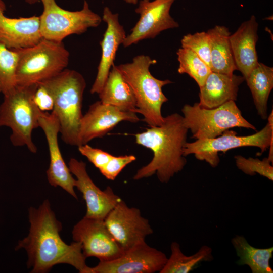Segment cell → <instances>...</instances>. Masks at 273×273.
Here are the masks:
<instances>
[{
    "label": "cell",
    "mask_w": 273,
    "mask_h": 273,
    "mask_svg": "<svg viewBox=\"0 0 273 273\" xmlns=\"http://www.w3.org/2000/svg\"><path fill=\"white\" fill-rule=\"evenodd\" d=\"M28 212L29 234L19 241L15 250L26 251L31 272L46 273L57 264H67L80 273H89L90 267L86 264L81 243L74 241L68 245L63 241L60 235L62 223L49 200H45L38 208L30 207Z\"/></svg>",
    "instance_id": "6da1fadb"
},
{
    "label": "cell",
    "mask_w": 273,
    "mask_h": 273,
    "mask_svg": "<svg viewBox=\"0 0 273 273\" xmlns=\"http://www.w3.org/2000/svg\"><path fill=\"white\" fill-rule=\"evenodd\" d=\"M188 131L183 116L174 113L164 117L161 125L151 126L135 134L136 143L150 149L153 156L148 164L136 171L133 179L140 180L156 174L161 183H167L181 171L187 163L183 149Z\"/></svg>",
    "instance_id": "7a4b0ae2"
},
{
    "label": "cell",
    "mask_w": 273,
    "mask_h": 273,
    "mask_svg": "<svg viewBox=\"0 0 273 273\" xmlns=\"http://www.w3.org/2000/svg\"><path fill=\"white\" fill-rule=\"evenodd\" d=\"M38 84L44 86L54 101L52 110L60 126L61 139L66 144L79 146V131L86 81L79 72L65 69Z\"/></svg>",
    "instance_id": "3957f363"
},
{
    "label": "cell",
    "mask_w": 273,
    "mask_h": 273,
    "mask_svg": "<svg viewBox=\"0 0 273 273\" xmlns=\"http://www.w3.org/2000/svg\"><path fill=\"white\" fill-rule=\"evenodd\" d=\"M156 63L149 56L140 55L130 63L116 66L133 92L136 101L135 113L141 114L142 120L149 127L163 123L161 108L168 99L162 87L172 83L169 79H158L151 74L150 67Z\"/></svg>",
    "instance_id": "277c9868"
},
{
    "label": "cell",
    "mask_w": 273,
    "mask_h": 273,
    "mask_svg": "<svg viewBox=\"0 0 273 273\" xmlns=\"http://www.w3.org/2000/svg\"><path fill=\"white\" fill-rule=\"evenodd\" d=\"M38 84L16 85L4 94L0 105V127L11 128L10 140L14 146H26L31 153L37 152L32 139L34 129L39 127V109L34 99Z\"/></svg>",
    "instance_id": "5b68a950"
},
{
    "label": "cell",
    "mask_w": 273,
    "mask_h": 273,
    "mask_svg": "<svg viewBox=\"0 0 273 273\" xmlns=\"http://www.w3.org/2000/svg\"><path fill=\"white\" fill-rule=\"evenodd\" d=\"M14 50L18 54L17 85L38 84L57 75L68 65L69 53L63 42L43 38L34 46Z\"/></svg>",
    "instance_id": "8992f818"
},
{
    "label": "cell",
    "mask_w": 273,
    "mask_h": 273,
    "mask_svg": "<svg viewBox=\"0 0 273 273\" xmlns=\"http://www.w3.org/2000/svg\"><path fill=\"white\" fill-rule=\"evenodd\" d=\"M267 123L260 131L247 136H237L236 131L227 130L220 135L214 138L197 139L187 142L183 149L185 156L194 154L196 158L205 161L212 167L220 162L219 152L225 153L229 150L242 147H256L261 150L260 154L269 148L267 158L273 162V112L268 116Z\"/></svg>",
    "instance_id": "52a82bcc"
},
{
    "label": "cell",
    "mask_w": 273,
    "mask_h": 273,
    "mask_svg": "<svg viewBox=\"0 0 273 273\" xmlns=\"http://www.w3.org/2000/svg\"><path fill=\"white\" fill-rule=\"evenodd\" d=\"M181 112L185 126L197 140L216 138L234 127L256 130L244 118L234 101L211 109L202 108L198 103L185 104Z\"/></svg>",
    "instance_id": "ba28073f"
},
{
    "label": "cell",
    "mask_w": 273,
    "mask_h": 273,
    "mask_svg": "<svg viewBox=\"0 0 273 273\" xmlns=\"http://www.w3.org/2000/svg\"><path fill=\"white\" fill-rule=\"evenodd\" d=\"M43 12L39 16L40 32L43 38L56 42L72 34L79 35L89 28L98 27L102 18L89 8L84 1L81 10L70 11L61 8L56 0H39Z\"/></svg>",
    "instance_id": "9c48e42d"
},
{
    "label": "cell",
    "mask_w": 273,
    "mask_h": 273,
    "mask_svg": "<svg viewBox=\"0 0 273 273\" xmlns=\"http://www.w3.org/2000/svg\"><path fill=\"white\" fill-rule=\"evenodd\" d=\"M72 234L74 241L81 243L86 258L95 257L100 261H109L119 258L124 253L104 220L84 216L74 225Z\"/></svg>",
    "instance_id": "30bf717a"
},
{
    "label": "cell",
    "mask_w": 273,
    "mask_h": 273,
    "mask_svg": "<svg viewBox=\"0 0 273 273\" xmlns=\"http://www.w3.org/2000/svg\"><path fill=\"white\" fill-rule=\"evenodd\" d=\"M104 222L124 252L153 233L149 220L142 216L140 209L128 207L122 200L110 211Z\"/></svg>",
    "instance_id": "8fae6325"
},
{
    "label": "cell",
    "mask_w": 273,
    "mask_h": 273,
    "mask_svg": "<svg viewBox=\"0 0 273 273\" xmlns=\"http://www.w3.org/2000/svg\"><path fill=\"white\" fill-rule=\"evenodd\" d=\"M167 260L162 251L142 241L125 251L119 258L100 261L90 267L89 273H154L160 272Z\"/></svg>",
    "instance_id": "7c38bea8"
},
{
    "label": "cell",
    "mask_w": 273,
    "mask_h": 273,
    "mask_svg": "<svg viewBox=\"0 0 273 273\" xmlns=\"http://www.w3.org/2000/svg\"><path fill=\"white\" fill-rule=\"evenodd\" d=\"M175 0H141L135 9L140 18L126 35L123 46L128 47L144 39L154 38L162 31L179 27L170 14Z\"/></svg>",
    "instance_id": "4fadbf2b"
},
{
    "label": "cell",
    "mask_w": 273,
    "mask_h": 273,
    "mask_svg": "<svg viewBox=\"0 0 273 273\" xmlns=\"http://www.w3.org/2000/svg\"><path fill=\"white\" fill-rule=\"evenodd\" d=\"M38 124L44 132L49 147L50 164L47 176L49 184L54 187H60L77 199L74 189L76 179L65 163L59 146L58 136L60 126L57 116L52 111L49 113L40 110Z\"/></svg>",
    "instance_id": "5bb4252c"
},
{
    "label": "cell",
    "mask_w": 273,
    "mask_h": 273,
    "mask_svg": "<svg viewBox=\"0 0 273 273\" xmlns=\"http://www.w3.org/2000/svg\"><path fill=\"white\" fill-rule=\"evenodd\" d=\"M86 163L72 158L68 163L70 172L76 179L75 187L82 194L86 205L85 217L104 220L110 211L122 200L110 186L101 190L86 171Z\"/></svg>",
    "instance_id": "9a60e30c"
},
{
    "label": "cell",
    "mask_w": 273,
    "mask_h": 273,
    "mask_svg": "<svg viewBox=\"0 0 273 273\" xmlns=\"http://www.w3.org/2000/svg\"><path fill=\"white\" fill-rule=\"evenodd\" d=\"M139 121L135 113L123 111L100 101H97L89 106L81 118L79 146L86 144L95 138L104 136L122 121L136 123Z\"/></svg>",
    "instance_id": "2e32d148"
},
{
    "label": "cell",
    "mask_w": 273,
    "mask_h": 273,
    "mask_svg": "<svg viewBox=\"0 0 273 273\" xmlns=\"http://www.w3.org/2000/svg\"><path fill=\"white\" fill-rule=\"evenodd\" d=\"M102 19L107 26L103 39L100 42L102 54L97 75L90 90L92 94H98L101 91L111 68L114 65L118 48L126 36L123 26L119 23L118 14L113 13L109 7H105Z\"/></svg>",
    "instance_id": "e0dca14e"
},
{
    "label": "cell",
    "mask_w": 273,
    "mask_h": 273,
    "mask_svg": "<svg viewBox=\"0 0 273 273\" xmlns=\"http://www.w3.org/2000/svg\"><path fill=\"white\" fill-rule=\"evenodd\" d=\"M42 39L39 16L11 18L5 16L0 10V42L7 48H29Z\"/></svg>",
    "instance_id": "ac0fdd59"
},
{
    "label": "cell",
    "mask_w": 273,
    "mask_h": 273,
    "mask_svg": "<svg viewBox=\"0 0 273 273\" xmlns=\"http://www.w3.org/2000/svg\"><path fill=\"white\" fill-rule=\"evenodd\" d=\"M258 27L256 17L252 15L230 36L235 65L245 79L259 63L256 50Z\"/></svg>",
    "instance_id": "d6986e66"
},
{
    "label": "cell",
    "mask_w": 273,
    "mask_h": 273,
    "mask_svg": "<svg viewBox=\"0 0 273 273\" xmlns=\"http://www.w3.org/2000/svg\"><path fill=\"white\" fill-rule=\"evenodd\" d=\"M245 80L243 76L211 71L200 87L199 105L204 108L217 107L237 100L239 87Z\"/></svg>",
    "instance_id": "ffe728a7"
},
{
    "label": "cell",
    "mask_w": 273,
    "mask_h": 273,
    "mask_svg": "<svg viewBox=\"0 0 273 273\" xmlns=\"http://www.w3.org/2000/svg\"><path fill=\"white\" fill-rule=\"evenodd\" d=\"M98 95L102 103L114 106L123 111L135 113L136 101L133 92L116 66L114 65L112 67Z\"/></svg>",
    "instance_id": "44dd1931"
},
{
    "label": "cell",
    "mask_w": 273,
    "mask_h": 273,
    "mask_svg": "<svg viewBox=\"0 0 273 273\" xmlns=\"http://www.w3.org/2000/svg\"><path fill=\"white\" fill-rule=\"evenodd\" d=\"M207 32L210 38L211 71L228 75L234 74L237 69L230 44L229 29L216 25Z\"/></svg>",
    "instance_id": "7402d4cb"
},
{
    "label": "cell",
    "mask_w": 273,
    "mask_h": 273,
    "mask_svg": "<svg viewBox=\"0 0 273 273\" xmlns=\"http://www.w3.org/2000/svg\"><path fill=\"white\" fill-rule=\"evenodd\" d=\"M245 80L258 115L263 120L267 119V102L273 88V68L259 62Z\"/></svg>",
    "instance_id": "603a6c76"
},
{
    "label": "cell",
    "mask_w": 273,
    "mask_h": 273,
    "mask_svg": "<svg viewBox=\"0 0 273 273\" xmlns=\"http://www.w3.org/2000/svg\"><path fill=\"white\" fill-rule=\"evenodd\" d=\"M239 260V265H248L252 273H272L270 260L272 257L273 247L257 248L249 244L245 238L236 235L232 239Z\"/></svg>",
    "instance_id": "cb8c5ba5"
},
{
    "label": "cell",
    "mask_w": 273,
    "mask_h": 273,
    "mask_svg": "<svg viewBox=\"0 0 273 273\" xmlns=\"http://www.w3.org/2000/svg\"><path fill=\"white\" fill-rule=\"evenodd\" d=\"M171 255L160 273H188L200 262L213 260L212 249L206 245L201 247L195 254L187 256L181 251L179 244L173 242L170 246Z\"/></svg>",
    "instance_id": "d4e9b609"
},
{
    "label": "cell",
    "mask_w": 273,
    "mask_h": 273,
    "mask_svg": "<svg viewBox=\"0 0 273 273\" xmlns=\"http://www.w3.org/2000/svg\"><path fill=\"white\" fill-rule=\"evenodd\" d=\"M179 62L178 72L186 73L195 80L201 87L211 72L209 67L194 52L185 48H179L177 52Z\"/></svg>",
    "instance_id": "484cf974"
},
{
    "label": "cell",
    "mask_w": 273,
    "mask_h": 273,
    "mask_svg": "<svg viewBox=\"0 0 273 273\" xmlns=\"http://www.w3.org/2000/svg\"><path fill=\"white\" fill-rule=\"evenodd\" d=\"M18 54L0 42V87L4 95L16 85V71Z\"/></svg>",
    "instance_id": "4316f807"
},
{
    "label": "cell",
    "mask_w": 273,
    "mask_h": 273,
    "mask_svg": "<svg viewBox=\"0 0 273 273\" xmlns=\"http://www.w3.org/2000/svg\"><path fill=\"white\" fill-rule=\"evenodd\" d=\"M234 158L237 168L244 173L249 175H254L257 173L272 181V163L267 157L260 160L258 158H246L241 155H236Z\"/></svg>",
    "instance_id": "83f0119b"
},
{
    "label": "cell",
    "mask_w": 273,
    "mask_h": 273,
    "mask_svg": "<svg viewBox=\"0 0 273 273\" xmlns=\"http://www.w3.org/2000/svg\"><path fill=\"white\" fill-rule=\"evenodd\" d=\"M182 48L196 54L210 68V38L207 32H196L184 35L181 40Z\"/></svg>",
    "instance_id": "f1b7e54d"
},
{
    "label": "cell",
    "mask_w": 273,
    "mask_h": 273,
    "mask_svg": "<svg viewBox=\"0 0 273 273\" xmlns=\"http://www.w3.org/2000/svg\"><path fill=\"white\" fill-rule=\"evenodd\" d=\"M135 160L136 157L133 155L112 156L106 165L99 171L107 179L114 180L127 165Z\"/></svg>",
    "instance_id": "f546056e"
},
{
    "label": "cell",
    "mask_w": 273,
    "mask_h": 273,
    "mask_svg": "<svg viewBox=\"0 0 273 273\" xmlns=\"http://www.w3.org/2000/svg\"><path fill=\"white\" fill-rule=\"evenodd\" d=\"M78 151L99 170L104 167L113 155L100 149L95 148L87 144L78 147Z\"/></svg>",
    "instance_id": "4dcf8cb0"
},
{
    "label": "cell",
    "mask_w": 273,
    "mask_h": 273,
    "mask_svg": "<svg viewBox=\"0 0 273 273\" xmlns=\"http://www.w3.org/2000/svg\"><path fill=\"white\" fill-rule=\"evenodd\" d=\"M34 102L42 111L53 110V99L48 90L42 85L38 84L34 96Z\"/></svg>",
    "instance_id": "1f68e13d"
},
{
    "label": "cell",
    "mask_w": 273,
    "mask_h": 273,
    "mask_svg": "<svg viewBox=\"0 0 273 273\" xmlns=\"http://www.w3.org/2000/svg\"><path fill=\"white\" fill-rule=\"evenodd\" d=\"M6 10V6L2 0H0V10L4 12Z\"/></svg>",
    "instance_id": "d6a6232c"
},
{
    "label": "cell",
    "mask_w": 273,
    "mask_h": 273,
    "mask_svg": "<svg viewBox=\"0 0 273 273\" xmlns=\"http://www.w3.org/2000/svg\"><path fill=\"white\" fill-rule=\"evenodd\" d=\"M126 3L130 4L135 5L138 3V0H124Z\"/></svg>",
    "instance_id": "836d02e7"
},
{
    "label": "cell",
    "mask_w": 273,
    "mask_h": 273,
    "mask_svg": "<svg viewBox=\"0 0 273 273\" xmlns=\"http://www.w3.org/2000/svg\"><path fill=\"white\" fill-rule=\"evenodd\" d=\"M25 1L29 4H34L39 2V0H25Z\"/></svg>",
    "instance_id": "e575fe53"
},
{
    "label": "cell",
    "mask_w": 273,
    "mask_h": 273,
    "mask_svg": "<svg viewBox=\"0 0 273 273\" xmlns=\"http://www.w3.org/2000/svg\"><path fill=\"white\" fill-rule=\"evenodd\" d=\"M0 92H1V87H0Z\"/></svg>",
    "instance_id": "d590c367"
}]
</instances>
